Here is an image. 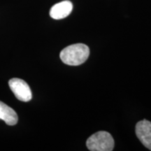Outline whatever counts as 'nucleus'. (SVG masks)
I'll return each mask as SVG.
<instances>
[{
  "label": "nucleus",
  "mask_w": 151,
  "mask_h": 151,
  "mask_svg": "<svg viewBox=\"0 0 151 151\" xmlns=\"http://www.w3.org/2000/svg\"><path fill=\"white\" fill-rule=\"evenodd\" d=\"M90 49L83 43H76L64 48L60 52V59L66 65L78 66L88 60Z\"/></svg>",
  "instance_id": "1"
},
{
  "label": "nucleus",
  "mask_w": 151,
  "mask_h": 151,
  "mask_svg": "<svg viewBox=\"0 0 151 151\" xmlns=\"http://www.w3.org/2000/svg\"><path fill=\"white\" fill-rule=\"evenodd\" d=\"M86 146L91 151H111L114 148V140L109 132L100 131L88 138Z\"/></svg>",
  "instance_id": "2"
},
{
  "label": "nucleus",
  "mask_w": 151,
  "mask_h": 151,
  "mask_svg": "<svg viewBox=\"0 0 151 151\" xmlns=\"http://www.w3.org/2000/svg\"><path fill=\"white\" fill-rule=\"evenodd\" d=\"M9 86L18 100L28 102L32 99V94L31 89L24 81L18 78H12L9 81Z\"/></svg>",
  "instance_id": "3"
},
{
  "label": "nucleus",
  "mask_w": 151,
  "mask_h": 151,
  "mask_svg": "<svg viewBox=\"0 0 151 151\" xmlns=\"http://www.w3.org/2000/svg\"><path fill=\"white\" fill-rule=\"evenodd\" d=\"M136 134L146 148L151 150V122L143 120L136 125Z\"/></svg>",
  "instance_id": "4"
},
{
  "label": "nucleus",
  "mask_w": 151,
  "mask_h": 151,
  "mask_svg": "<svg viewBox=\"0 0 151 151\" xmlns=\"http://www.w3.org/2000/svg\"><path fill=\"white\" fill-rule=\"evenodd\" d=\"M73 9V4L69 1H63L56 4L50 11V16L55 20L65 18L71 14Z\"/></svg>",
  "instance_id": "5"
},
{
  "label": "nucleus",
  "mask_w": 151,
  "mask_h": 151,
  "mask_svg": "<svg viewBox=\"0 0 151 151\" xmlns=\"http://www.w3.org/2000/svg\"><path fill=\"white\" fill-rule=\"evenodd\" d=\"M0 119L8 125L13 126L18 123V117L14 109L0 101Z\"/></svg>",
  "instance_id": "6"
}]
</instances>
